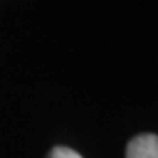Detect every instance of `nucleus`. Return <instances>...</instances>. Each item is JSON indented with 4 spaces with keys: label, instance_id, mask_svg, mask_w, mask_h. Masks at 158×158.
Segmentation results:
<instances>
[{
    "label": "nucleus",
    "instance_id": "nucleus-1",
    "mask_svg": "<svg viewBox=\"0 0 158 158\" xmlns=\"http://www.w3.org/2000/svg\"><path fill=\"white\" fill-rule=\"evenodd\" d=\"M126 158H158V135L141 133L128 143Z\"/></svg>",
    "mask_w": 158,
    "mask_h": 158
},
{
    "label": "nucleus",
    "instance_id": "nucleus-2",
    "mask_svg": "<svg viewBox=\"0 0 158 158\" xmlns=\"http://www.w3.org/2000/svg\"><path fill=\"white\" fill-rule=\"evenodd\" d=\"M48 158H82L76 151L69 149V147H53L50 151Z\"/></svg>",
    "mask_w": 158,
    "mask_h": 158
}]
</instances>
